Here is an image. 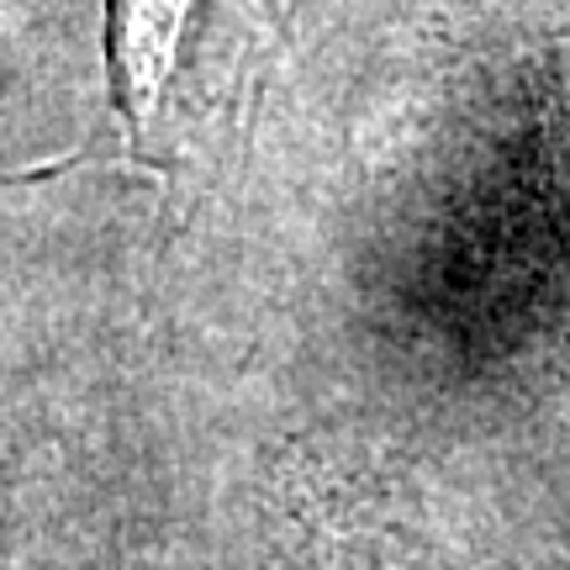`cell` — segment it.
I'll list each match as a JSON object with an SVG mask.
<instances>
[{
  "label": "cell",
  "instance_id": "6da1fadb",
  "mask_svg": "<svg viewBox=\"0 0 570 570\" xmlns=\"http://www.w3.org/2000/svg\"><path fill=\"white\" fill-rule=\"evenodd\" d=\"M190 0H111V85L132 132H148L185 42Z\"/></svg>",
  "mask_w": 570,
  "mask_h": 570
},
{
  "label": "cell",
  "instance_id": "7a4b0ae2",
  "mask_svg": "<svg viewBox=\"0 0 570 570\" xmlns=\"http://www.w3.org/2000/svg\"><path fill=\"white\" fill-rule=\"evenodd\" d=\"M554 142H560V169L570 180V59L560 63V96H554Z\"/></svg>",
  "mask_w": 570,
  "mask_h": 570
}]
</instances>
